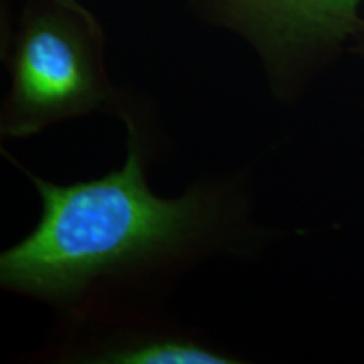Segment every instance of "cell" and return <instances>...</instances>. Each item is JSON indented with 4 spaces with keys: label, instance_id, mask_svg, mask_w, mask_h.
<instances>
[{
    "label": "cell",
    "instance_id": "3957f363",
    "mask_svg": "<svg viewBox=\"0 0 364 364\" xmlns=\"http://www.w3.org/2000/svg\"><path fill=\"white\" fill-rule=\"evenodd\" d=\"M364 0H206L213 19L247 38L277 90L349 41L364 39Z\"/></svg>",
    "mask_w": 364,
    "mask_h": 364
},
{
    "label": "cell",
    "instance_id": "6da1fadb",
    "mask_svg": "<svg viewBox=\"0 0 364 364\" xmlns=\"http://www.w3.org/2000/svg\"><path fill=\"white\" fill-rule=\"evenodd\" d=\"M127 157L118 171L59 186L19 166L38 189V226L0 257L6 290L86 312L108 285L181 267L220 243L228 223L225 194L193 188L174 199L154 194L139 127L127 110Z\"/></svg>",
    "mask_w": 364,
    "mask_h": 364
},
{
    "label": "cell",
    "instance_id": "277c9868",
    "mask_svg": "<svg viewBox=\"0 0 364 364\" xmlns=\"http://www.w3.org/2000/svg\"><path fill=\"white\" fill-rule=\"evenodd\" d=\"M81 361L110 364H230L235 356L182 331H132L112 336L81 354Z\"/></svg>",
    "mask_w": 364,
    "mask_h": 364
},
{
    "label": "cell",
    "instance_id": "7a4b0ae2",
    "mask_svg": "<svg viewBox=\"0 0 364 364\" xmlns=\"http://www.w3.org/2000/svg\"><path fill=\"white\" fill-rule=\"evenodd\" d=\"M103 53L102 26L78 0H33L9 51L11 90L0 117L2 135L24 139L103 108L124 110Z\"/></svg>",
    "mask_w": 364,
    "mask_h": 364
}]
</instances>
